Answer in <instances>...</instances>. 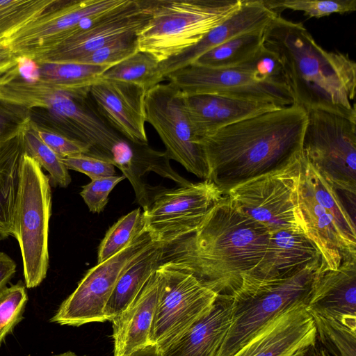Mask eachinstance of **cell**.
Masks as SVG:
<instances>
[{
	"mask_svg": "<svg viewBox=\"0 0 356 356\" xmlns=\"http://www.w3.org/2000/svg\"><path fill=\"white\" fill-rule=\"evenodd\" d=\"M270 232L225 195L193 234L163 246L161 264L188 272L218 295L232 296L263 259Z\"/></svg>",
	"mask_w": 356,
	"mask_h": 356,
	"instance_id": "cell-1",
	"label": "cell"
},
{
	"mask_svg": "<svg viewBox=\"0 0 356 356\" xmlns=\"http://www.w3.org/2000/svg\"><path fill=\"white\" fill-rule=\"evenodd\" d=\"M307 111L296 104L265 112L200 139L207 180L225 194L250 178L280 168L302 153Z\"/></svg>",
	"mask_w": 356,
	"mask_h": 356,
	"instance_id": "cell-2",
	"label": "cell"
},
{
	"mask_svg": "<svg viewBox=\"0 0 356 356\" xmlns=\"http://www.w3.org/2000/svg\"><path fill=\"white\" fill-rule=\"evenodd\" d=\"M263 44L279 58L294 104L356 118V63L347 54L324 49L302 24L280 14L264 29Z\"/></svg>",
	"mask_w": 356,
	"mask_h": 356,
	"instance_id": "cell-3",
	"label": "cell"
},
{
	"mask_svg": "<svg viewBox=\"0 0 356 356\" xmlns=\"http://www.w3.org/2000/svg\"><path fill=\"white\" fill-rule=\"evenodd\" d=\"M298 208L305 234L318 250L326 270L356 260L355 218L338 191L304 156Z\"/></svg>",
	"mask_w": 356,
	"mask_h": 356,
	"instance_id": "cell-4",
	"label": "cell"
},
{
	"mask_svg": "<svg viewBox=\"0 0 356 356\" xmlns=\"http://www.w3.org/2000/svg\"><path fill=\"white\" fill-rule=\"evenodd\" d=\"M241 0H154L151 16L137 33L139 51L159 62L199 42L232 15Z\"/></svg>",
	"mask_w": 356,
	"mask_h": 356,
	"instance_id": "cell-5",
	"label": "cell"
},
{
	"mask_svg": "<svg viewBox=\"0 0 356 356\" xmlns=\"http://www.w3.org/2000/svg\"><path fill=\"white\" fill-rule=\"evenodd\" d=\"M323 264L282 280L248 282L232 296L231 323L215 356H232L268 322L292 305H306Z\"/></svg>",
	"mask_w": 356,
	"mask_h": 356,
	"instance_id": "cell-6",
	"label": "cell"
},
{
	"mask_svg": "<svg viewBox=\"0 0 356 356\" xmlns=\"http://www.w3.org/2000/svg\"><path fill=\"white\" fill-rule=\"evenodd\" d=\"M51 213L49 175L25 152L22 154L14 212V237L18 241L25 286H39L49 268L48 236Z\"/></svg>",
	"mask_w": 356,
	"mask_h": 356,
	"instance_id": "cell-7",
	"label": "cell"
},
{
	"mask_svg": "<svg viewBox=\"0 0 356 356\" xmlns=\"http://www.w3.org/2000/svg\"><path fill=\"white\" fill-rule=\"evenodd\" d=\"M306 111L303 156L355 207L356 118L320 108Z\"/></svg>",
	"mask_w": 356,
	"mask_h": 356,
	"instance_id": "cell-8",
	"label": "cell"
},
{
	"mask_svg": "<svg viewBox=\"0 0 356 356\" xmlns=\"http://www.w3.org/2000/svg\"><path fill=\"white\" fill-rule=\"evenodd\" d=\"M302 167L301 153L280 168L236 184L225 195L239 211L270 233L293 230L305 234L298 208Z\"/></svg>",
	"mask_w": 356,
	"mask_h": 356,
	"instance_id": "cell-9",
	"label": "cell"
},
{
	"mask_svg": "<svg viewBox=\"0 0 356 356\" xmlns=\"http://www.w3.org/2000/svg\"><path fill=\"white\" fill-rule=\"evenodd\" d=\"M158 270L160 290L149 340L161 350L204 316L218 295L192 273L161 264Z\"/></svg>",
	"mask_w": 356,
	"mask_h": 356,
	"instance_id": "cell-10",
	"label": "cell"
},
{
	"mask_svg": "<svg viewBox=\"0 0 356 356\" xmlns=\"http://www.w3.org/2000/svg\"><path fill=\"white\" fill-rule=\"evenodd\" d=\"M213 181H202L156 191L143 211L145 229L163 246L193 234L210 209L225 195Z\"/></svg>",
	"mask_w": 356,
	"mask_h": 356,
	"instance_id": "cell-11",
	"label": "cell"
},
{
	"mask_svg": "<svg viewBox=\"0 0 356 356\" xmlns=\"http://www.w3.org/2000/svg\"><path fill=\"white\" fill-rule=\"evenodd\" d=\"M155 244L145 229L122 251L89 269L49 321L74 327L106 321L104 310L119 278Z\"/></svg>",
	"mask_w": 356,
	"mask_h": 356,
	"instance_id": "cell-12",
	"label": "cell"
},
{
	"mask_svg": "<svg viewBox=\"0 0 356 356\" xmlns=\"http://www.w3.org/2000/svg\"><path fill=\"white\" fill-rule=\"evenodd\" d=\"M145 108V120L160 136L169 159L207 180L205 154L193 130L181 91L170 82L157 84L147 92Z\"/></svg>",
	"mask_w": 356,
	"mask_h": 356,
	"instance_id": "cell-13",
	"label": "cell"
},
{
	"mask_svg": "<svg viewBox=\"0 0 356 356\" xmlns=\"http://www.w3.org/2000/svg\"><path fill=\"white\" fill-rule=\"evenodd\" d=\"M184 96L216 95L269 102L279 106L294 104L285 83L263 81L238 67L211 68L191 64L165 78Z\"/></svg>",
	"mask_w": 356,
	"mask_h": 356,
	"instance_id": "cell-14",
	"label": "cell"
},
{
	"mask_svg": "<svg viewBox=\"0 0 356 356\" xmlns=\"http://www.w3.org/2000/svg\"><path fill=\"white\" fill-rule=\"evenodd\" d=\"M128 0H59L6 43L14 53L31 60L76 35L86 19L111 11Z\"/></svg>",
	"mask_w": 356,
	"mask_h": 356,
	"instance_id": "cell-15",
	"label": "cell"
},
{
	"mask_svg": "<svg viewBox=\"0 0 356 356\" xmlns=\"http://www.w3.org/2000/svg\"><path fill=\"white\" fill-rule=\"evenodd\" d=\"M154 0H128L93 20L92 25L32 58L35 63H76L105 44L137 34L150 18Z\"/></svg>",
	"mask_w": 356,
	"mask_h": 356,
	"instance_id": "cell-16",
	"label": "cell"
},
{
	"mask_svg": "<svg viewBox=\"0 0 356 356\" xmlns=\"http://www.w3.org/2000/svg\"><path fill=\"white\" fill-rule=\"evenodd\" d=\"M306 305L298 302L276 316L232 356H305L316 342Z\"/></svg>",
	"mask_w": 356,
	"mask_h": 356,
	"instance_id": "cell-17",
	"label": "cell"
},
{
	"mask_svg": "<svg viewBox=\"0 0 356 356\" xmlns=\"http://www.w3.org/2000/svg\"><path fill=\"white\" fill-rule=\"evenodd\" d=\"M98 111L110 126L126 139L148 144L145 129L147 91L129 82L99 78L90 87Z\"/></svg>",
	"mask_w": 356,
	"mask_h": 356,
	"instance_id": "cell-18",
	"label": "cell"
},
{
	"mask_svg": "<svg viewBox=\"0 0 356 356\" xmlns=\"http://www.w3.org/2000/svg\"><path fill=\"white\" fill-rule=\"evenodd\" d=\"M278 13L264 0H241L238 8L227 19L209 32L199 42L181 54L160 62L161 78L193 63L210 49L238 35L262 31Z\"/></svg>",
	"mask_w": 356,
	"mask_h": 356,
	"instance_id": "cell-19",
	"label": "cell"
},
{
	"mask_svg": "<svg viewBox=\"0 0 356 356\" xmlns=\"http://www.w3.org/2000/svg\"><path fill=\"white\" fill-rule=\"evenodd\" d=\"M310 314L336 320L356 330V260L317 275L306 305Z\"/></svg>",
	"mask_w": 356,
	"mask_h": 356,
	"instance_id": "cell-20",
	"label": "cell"
},
{
	"mask_svg": "<svg viewBox=\"0 0 356 356\" xmlns=\"http://www.w3.org/2000/svg\"><path fill=\"white\" fill-rule=\"evenodd\" d=\"M318 264H323L321 254L303 232L277 231L270 233L263 259L252 277L243 283L282 280Z\"/></svg>",
	"mask_w": 356,
	"mask_h": 356,
	"instance_id": "cell-21",
	"label": "cell"
},
{
	"mask_svg": "<svg viewBox=\"0 0 356 356\" xmlns=\"http://www.w3.org/2000/svg\"><path fill=\"white\" fill-rule=\"evenodd\" d=\"M160 284L157 269L131 303L111 321L114 356H128L150 345L149 336Z\"/></svg>",
	"mask_w": 356,
	"mask_h": 356,
	"instance_id": "cell-22",
	"label": "cell"
},
{
	"mask_svg": "<svg viewBox=\"0 0 356 356\" xmlns=\"http://www.w3.org/2000/svg\"><path fill=\"white\" fill-rule=\"evenodd\" d=\"M185 97V105L193 130L200 140L220 128L280 107L216 95Z\"/></svg>",
	"mask_w": 356,
	"mask_h": 356,
	"instance_id": "cell-23",
	"label": "cell"
},
{
	"mask_svg": "<svg viewBox=\"0 0 356 356\" xmlns=\"http://www.w3.org/2000/svg\"><path fill=\"white\" fill-rule=\"evenodd\" d=\"M232 297L218 295L211 309L179 339L159 350L162 356H215L231 323Z\"/></svg>",
	"mask_w": 356,
	"mask_h": 356,
	"instance_id": "cell-24",
	"label": "cell"
},
{
	"mask_svg": "<svg viewBox=\"0 0 356 356\" xmlns=\"http://www.w3.org/2000/svg\"><path fill=\"white\" fill-rule=\"evenodd\" d=\"M23 133L0 145V238L1 239L10 236H14V212L19 189L21 159L24 152Z\"/></svg>",
	"mask_w": 356,
	"mask_h": 356,
	"instance_id": "cell-25",
	"label": "cell"
},
{
	"mask_svg": "<svg viewBox=\"0 0 356 356\" xmlns=\"http://www.w3.org/2000/svg\"><path fill=\"white\" fill-rule=\"evenodd\" d=\"M163 246L156 243L122 274L104 308L106 321H112L135 299L162 261Z\"/></svg>",
	"mask_w": 356,
	"mask_h": 356,
	"instance_id": "cell-26",
	"label": "cell"
},
{
	"mask_svg": "<svg viewBox=\"0 0 356 356\" xmlns=\"http://www.w3.org/2000/svg\"><path fill=\"white\" fill-rule=\"evenodd\" d=\"M26 62L30 69L22 76L39 80L65 91L90 86L111 67L76 63H35L28 59Z\"/></svg>",
	"mask_w": 356,
	"mask_h": 356,
	"instance_id": "cell-27",
	"label": "cell"
},
{
	"mask_svg": "<svg viewBox=\"0 0 356 356\" xmlns=\"http://www.w3.org/2000/svg\"><path fill=\"white\" fill-rule=\"evenodd\" d=\"M264 31L238 35L207 51L192 64L211 68L236 67L261 47Z\"/></svg>",
	"mask_w": 356,
	"mask_h": 356,
	"instance_id": "cell-28",
	"label": "cell"
},
{
	"mask_svg": "<svg viewBox=\"0 0 356 356\" xmlns=\"http://www.w3.org/2000/svg\"><path fill=\"white\" fill-rule=\"evenodd\" d=\"M160 62L152 54L137 51L122 61L110 67L99 78L131 83L147 92L163 81L159 72Z\"/></svg>",
	"mask_w": 356,
	"mask_h": 356,
	"instance_id": "cell-29",
	"label": "cell"
},
{
	"mask_svg": "<svg viewBox=\"0 0 356 356\" xmlns=\"http://www.w3.org/2000/svg\"><path fill=\"white\" fill-rule=\"evenodd\" d=\"M59 0H0V46Z\"/></svg>",
	"mask_w": 356,
	"mask_h": 356,
	"instance_id": "cell-30",
	"label": "cell"
},
{
	"mask_svg": "<svg viewBox=\"0 0 356 356\" xmlns=\"http://www.w3.org/2000/svg\"><path fill=\"white\" fill-rule=\"evenodd\" d=\"M23 145L24 152L49 173L51 185L65 188L70 184L68 169L61 159L41 140L31 120L23 133Z\"/></svg>",
	"mask_w": 356,
	"mask_h": 356,
	"instance_id": "cell-31",
	"label": "cell"
},
{
	"mask_svg": "<svg viewBox=\"0 0 356 356\" xmlns=\"http://www.w3.org/2000/svg\"><path fill=\"white\" fill-rule=\"evenodd\" d=\"M145 229L143 211L138 208L121 217L111 227L98 249L97 264L115 255Z\"/></svg>",
	"mask_w": 356,
	"mask_h": 356,
	"instance_id": "cell-32",
	"label": "cell"
},
{
	"mask_svg": "<svg viewBox=\"0 0 356 356\" xmlns=\"http://www.w3.org/2000/svg\"><path fill=\"white\" fill-rule=\"evenodd\" d=\"M316 328V340L330 356H356V330L343 323L310 314Z\"/></svg>",
	"mask_w": 356,
	"mask_h": 356,
	"instance_id": "cell-33",
	"label": "cell"
},
{
	"mask_svg": "<svg viewBox=\"0 0 356 356\" xmlns=\"http://www.w3.org/2000/svg\"><path fill=\"white\" fill-rule=\"evenodd\" d=\"M29 297L22 280L0 291V348L24 318Z\"/></svg>",
	"mask_w": 356,
	"mask_h": 356,
	"instance_id": "cell-34",
	"label": "cell"
},
{
	"mask_svg": "<svg viewBox=\"0 0 356 356\" xmlns=\"http://www.w3.org/2000/svg\"><path fill=\"white\" fill-rule=\"evenodd\" d=\"M264 2L277 13L279 10L289 9L302 11L305 15L315 18L356 10V0H264Z\"/></svg>",
	"mask_w": 356,
	"mask_h": 356,
	"instance_id": "cell-35",
	"label": "cell"
},
{
	"mask_svg": "<svg viewBox=\"0 0 356 356\" xmlns=\"http://www.w3.org/2000/svg\"><path fill=\"white\" fill-rule=\"evenodd\" d=\"M137 51V34H131L105 44L81 58L76 63L113 66Z\"/></svg>",
	"mask_w": 356,
	"mask_h": 356,
	"instance_id": "cell-36",
	"label": "cell"
},
{
	"mask_svg": "<svg viewBox=\"0 0 356 356\" xmlns=\"http://www.w3.org/2000/svg\"><path fill=\"white\" fill-rule=\"evenodd\" d=\"M263 81L285 83L281 63L277 56L264 46L238 66Z\"/></svg>",
	"mask_w": 356,
	"mask_h": 356,
	"instance_id": "cell-37",
	"label": "cell"
},
{
	"mask_svg": "<svg viewBox=\"0 0 356 356\" xmlns=\"http://www.w3.org/2000/svg\"><path fill=\"white\" fill-rule=\"evenodd\" d=\"M30 123L29 109L0 100V145L22 134Z\"/></svg>",
	"mask_w": 356,
	"mask_h": 356,
	"instance_id": "cell-38",
	"label": "cell"
},
{
	"mask_svg": "<svg viewBox=\"0 0 356 356\" xmlns=\"http://www.w3.org/2000/svg\"><path fill=\"white\" fill-rule=\"evenodd\" d=\"M126 177L114 175L91 180L82 187L80 195L92 213L103 211L108 201V195L115 186Z\"/></svg>",
	"mask_w": 356,
	"mask_h": 356,
	"instance_id": "cell-39",
	"label": "cell"
},
{
	"mask_svg": "<svg viewBox=\"0 0 356 356\" xmlns=\"http://www.w3.org/2000/svg\"><path fill=\"white\" fill-rule=\"evenodd\" d=\"M68 170L86 175L91 180L116 175L115 165L106 160L87 154L61 159Z\"/></svg>",
	"mask_w": 356,
	"mask_h": 356,
	"instance_id": "cell-40",
	"label": "cell"
},
{
	"mask_svg": "<svg viewBox=\"0 0 356 356\" xmlns=\"http://www.w3.org/2000/svg\"><path fill=\"white\" fill-rule=\"evenodd\" d=\"M36 129L41 140L60 159L88 153L87 146L61 134L37 127Z\"/></svg>",
	"mask_w": 356,
	"mask_h": 356,
	"instance_id": "cell-41",
	"label": "cell"
},
{
	"mask_svg": "<svg viewBox=\"0 0 356 356\" xmlns=\"http://www.w3.org/2000/svg\"><path fill=\"white\" fill-rule=\"evenodd\" d=\"M22 58L7 46H0V83L22 74Z\"/></svg>",
	"mask_w": 356,
	"mask_h": 356,
	"instance_id": "cell-42",
	"label": "cell"
},
{
	"mask_svg": "<svg viewBox=\"0 0 356 356\" xmlns=\"http://www.w3.org/2000/svg\"><path fill=\"white\" fill-rule=\"evenodd\" d=\"M16 270L15 261L6 253L0 251V291L6 287Z\"/></svg>",
	"mask_w": 356,
	"mask_h": 356,
	"instance_id": "cell-43",
	"label": "cell"
},
{
	"mask_svg": "<svg viewBox=\"0 0 356 356\" xmlns=\"http://www.w3.org/2000/svg\"><path fill=\"white\" fill-rule=\"evenodd\" d=\"M128 356H162V355L156 346L150 344L134 352Z\"/></svg>",
	"mask_w": 356,
	"mask_h": 356,
	"instance_id": "cell-44",
	"label": "cell"
},
{
	"mask_svg": "<svg viewBox=\"0 0 356 356\" xmlns=\"http://www.w3.org/2000/svg\"><path fill=\"white\" fill-rule=\"evenodd\" d=\"M305 356H330L329 353L316 341L307 350Z\"/></svg>",
	"mask_w": 356,
	"mask_h": 356,
	"instance_id": "cell-45",
	"label": "cell"
},
{
	"mask_svg": "<svg viewBox=\"0 0 356 356\" xmlns=\"http://www.w3.org/2000/svg\"><path fill=\"white\" fill-rule=\"evenodd\" d=\"M52 356H79V355L75 354L74 352L69 350V351H67V352H65V353H60L58 355H52ZM83 356H86V355H83Z\"/></svg>",
	"mask_w": 356,
	"mask_h": 356,
	"instance_id": "cell-46",
	"label": "cell"
}]
</instances>
